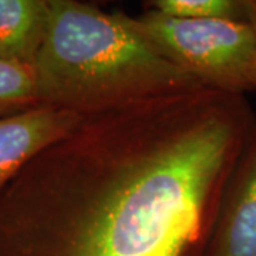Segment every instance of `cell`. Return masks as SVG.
Here are the masks:
<instances>
[{"label": "cell", "mask_w": 256, "mask_h": 256, "mask_svg": "<svg viewBox=\"0 0 256 256\" xmlns=\"http://www.w3.org/2000/svg\"><path fill=\"white\" fill-rule=\"evenodd\" d=\"M255 127L205 87L84 117L0 192V256H206Z\"/></svg>", "instance_id": "1"}, {"label": "cell", "mask_w": 256, "mask_h": 256, "mask_svg": "<svg viewBox=\"0 0 256 256\" xmlns=\"http://www.w3.org/2000/svg\"><path fill=\"white\" fill-rule=\"evenodd\" d=\"M33 72L40 106L82 117L204 87L166 60L131 16L77 0H50L48 30Z\"/></svg>", "instance_id": "2"}, {"label": "cell", "mask_w": 256, "mask_h": 256, "mask_svg": "<svg viewBox=\"0 0 256 256\" xmlns=\"http://www.w3.org/2000/svg\"><path fill=\"white\" fill-rule=\"evenodd\" d=\"M131 22L166 60L204 87L244 97L256 92V34L248 22L174 18L148 9Z\"/></svg>", "instance_id": "3"}, {"label": "cell", "mask_w": 256, "mask_h": 256, "mask_svg": "<svg viewBox=\"0 0 256 256\" xmlns=\"http://www.w3.org/2000/svg\"><path fill=\"white\" fill-rule=\"evenodd\" d=\"M84 117L37 106L0 118V192L48 146L68 136Z\"/></svg>", "instance_id": "4"}, {"label": "cell", "mask_w": 256, "mask_h": 256, "mask_svg": "<svg viewBox=\"0 0 256 256\" xmlns=\"http://www.w3.org/2000/svg\"><path fill=\"white\" fill-rule=\"evenodd\" d=\"M206 256H256V127L229 180Z\"/></svg>", "instance_id": "5"}, {"label": "cell", "mask_w": 256, "mask_h": 256, "mask_svg": "<svg viewBox=\"0 0 256 256\" xmlns=\"http://www.w3.org/2000/svg\"><path fill=\"white\" fill-rule=\"evenodd\" d=\"M48 20L50 0H0V60L33 68Z\"/></svg>", "instance_id": "6"}, {"label": "cell", "mask_w": 256, "mask_h": 256, "mask_svg": "<svg viewBox=\"0 0 256 256\" xmlns=\"http://www.w3.org/2000/svg\"><path fill=\"white\" fill-rule=\"evenodd\" d=\"M146 9L186 20H246L245 0H150Z\"/></svg>", "instance_id": "7"}, {"label": "cell", "mask_w": 256, "mask_h": 256, "mask_svg": "<svg viewBox=\"0 0 256 256\" xmlns=\"http://www.w3.org/2000/svg\"><path fill=\"white\" fill-rule=\"evenodd\" d=\"M40 106L33 68L0 60V118Z\"/></svg>", "instance_id": "8"}, {"label": "cell", "mask_w": 256, "mask_h": 256, "mask_svg": "<svg viewBox=\"0 0 256 256\" xmlns=\"http://www.w3.org/2000/svg\"><path fill=\"white\" fill-rule=\"evenodd\" d=\"M245 6H246L248 23L254 28L256 34V0H245Z\"/></svg>", "instance_id": "9"}]
</instances>
